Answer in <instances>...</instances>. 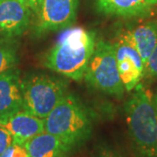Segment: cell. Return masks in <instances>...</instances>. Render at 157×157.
I'll return each mask as SVG.
<instances>
[{"label":"cell","mask_w":157,"mask_h":157,"mask_svg":"<svg viewBox=\"0 0 157 157\" xmlns=\"http://www.w3.org/2000/svg\"><path fill=\"white\" fill-rule=\"evenodd\" d=\"M95 45L94 32L82 27H68L46 54L45 66L75 81H81Z\"/></svg>","instance_id":"1"},{"label":"cell","mask_w":157,"mask_h":157,"mask_svg":"<svg viewBox=\"0 0 157 157\" xmlns=\"http://www.w3.org/2000/svg\"><path fill=\"white\" fill-rule=\"evenodd\" d=\"M124 111L136 157H157V110L154 94L139 83Z\"/></svg>","instance_id":"2"},{"label":"cell","mask_w":157,"mask_h":157,"mask_svg":"<svg viewBox=\"0 0 157 157\" xmlns=\"http://www.w3.org/2000/svg\"><path fill=\"white\" fill-rule=\"evenodd\" d=\"M45 131L56 136L71 149L80 146L92 133L89 114L81 103L67 94L44 119Z\"/></svg>","instance_id":"3"},{"label":"cell","mask_w":157,"mask_h":157,"mask_svg":"<svg viewBox=\"0 0 157 157\" xmlns=\"http://www.w3.org/2000/svg\"><path fill=\"white\" fill-rule=\"evenodd\" d=\"M84 79L92 87L108 95L121 98L125 87L117 67L112 42L99 39L86 70Z\"/></svg>","instance_id":"4"},{"label":"cell","mask_w":157,"mask_h":157,"mask_svg":"<svg viewBox=\"0 0 157 157\" xmlns=\"http://www.w3.org/2000/svg\"><path fill=\"white\" fill-rule=\"evenodd\" d=\"M66 82L45 74H32L22 79L23 109L45 119L67 94Z\"/></svg>","instance_id":"5"},{"label":"cell","mask_w":157,"mask_h":157,"mask_svg":"<svg viewBox=\"0 0 157 157\" xmlns=\"http://www.w3.org/2000/svg\"><path fill=\"white\" fill-rule=\"evenodd\" d=\"M119 73L125 90L131 92L144 78L145 66L127 29L121 31L112 42Z\"/></svg>","instance_id":"6"},{"label":"cell","mask_w":157,"mask_h":157,"mask_svg":"<svg viewBox=\"0 0 157 157\" xmlns=\"http://www.w3.org/2000/svg\"><path fill=\"white\" fill-rule=\"evenodd\" d=\"M78 0H41L35 33L45 34L71 27L77 17Z\"/></svg>","instance_id":"7"},{"label":"cell","mask_w":157,"mask_h":157,"mask_svg":"<svg viewBox=\"0 0 157 157\" xmlns=\"http://www.w3.org/2000/svg\"><path fill=\"white\" fill-rule=\"evenodd\" d=\"M33 13L19 0H0V34L7 38L21 36L30 26Z\"/></svg>","instance_id":"8"},{"label":"cell","mask_w":157,"mask_h":157,"mask_svg":"<svg viewBox=\"0 0 157 157\" xmlns=\"http://www.w3.org/2000/svg\"><path fill=\"white\" fill-rule=\"evenodd\" d=\"M0 127L10 132L13 143L23 146L27 140L45 132L44 119L37 117L24 109L0 118Z\"/></svg>","instance_id":"9"},{"label":"cell","mask_w":157,"mask_h":157,"mask_svg":"<svg viewBox=\"0 0 157 157\" xmlns=\"http://www.w3.org/2000/svg\"><path fill=\"white\" fill-rule=\"evenodd\" d=\"M97 11L111 17L134 18L150 15L157 0H94Z\"/></svg>","instance_id":"10"},{"label":"cell","mask_w":157,"mask_h":157,"mask_svg":"<svg viewBox=\"0 0 157 157\" xmlns=\"http://www.w3.org/2000/svg\"><path fill=\"white\" fill-rule=\"evenodd\" d=\"M23 109L22 79L15 67L0 73V118Z\"/></svg>","instance_id":"11"},{"label":"cell","mask_w":157,"mask_h":157,"mask_svg":"<svg viewBox=\"0 0 157 157\" xmlns=\"http://www.w3.org/2000/svg\"><path fill=\"white\" fill-rule=\"evenodd\" d=\"M29 157H67L72 149L56 136L43 132L25 143Z\"/></svg>","instance_id":"12"},{"label":"cell","mask_w":157,"mask_h":157,"mask_svg":"<svg viewBox=\"0 0 157 157\" xmlns=\"http://www.w3.org/2000/svg\"><path fill=\"white\" fill-rule=\"evenodd\" d=\"M127 30L145 66L157 45V19L141 23Z\"/></svg>","instance_id":"13"},{"label":"cell","mask_w":157,"mask_h":157,"mask_svg":"<svg viewBox=\"0 0 157 157\" xmlns=\"http://www.w3.org/2000/svg\"><path fill=\"white\" fill-rule=\"evenodd\" d=\"M18 43L15 38L0 39V73L15 67L17 61Z\"/></svg>","instance_id":"14"},{"label":"cell","mask_w":157,"mask_h":157,"mask_svg":"<svg viewBox=\"0 0 157 157\" xmlns=\"http://www.w3.org/2000/svg\"><path fill=\"white\" fill-rule=\"evenodd\" d=\"M144 77L157 78V45L152 52L145 65Z\"/></svg>","instance_id":"15"},{"label":"cell","mask_w":157,"mask_h":157,"mask_svg":"<svg viewBox=\"0 0 157 157\" xmlns=\"http://www.w3.org/2000/svg\"><path fill=\"white\" fill-rule=\"evenodd\" d=\"M0 157H29L25 146L12 143Z\"/></svg>","instance_id":"16"},{"label":"cell","mask_w":157,"mask_h":157,"mask_svg":"<svg viewBox=\"0 0 157 157\" xmlns=\"http://www.w3.org/2000/svg\"><path fill=\"white\" fill-rule=\"evenodd\" d=\"M13 143L10 132L3 127H0V155Z\"/></svg>","instance_id":"17"},{"label":"cell","mask_w":157,"mask_h":157,"mask_svg":"<svg viewBox=\"0 0 157 157\" xmlns=\"http://www.w3.org/2000/svg\"><path fill=\"white\" fill-rule=\"evenodd\" d=\"M96 157H125L120 152L109 147H103L99 149Z\"/></svg>","instance_id":"18"},{"label":"cell","mask_w":157,"mask_h":157,"mask_svg":"<svg viewBox=\"0 0 157 157\" xmlns=\"http://www.w3.org/2000/svg\"><path fill=\"white\" fill-rule=\"evenodd\" d=\"M20 2H22V3H24L25 5H26V6H28L32 10H33V11L34 13V5H33V0H19Z\"/></svg>","instance_id":"19"},{"label":"cell","mask_w":157,"mask_h":157,"mask_svg":"<svg viewBox=\"0 0 157 157\" xmlns=\"http://www.w3.org/2000/svg\"><path fill=\"white\" fill-rule=\"evenodd\" d=\"M33 5H34V14L37 13V11L39 10V5H40V2L41 0H33Z\"/></svg>","instance_id":"20"},{"label":"cell","mask_w":157,"mask_h":157,"mask_svg":"<svg viewBox=\"0 0 157 157\" xmlns=\"http://www.w3.org/2000/svg\"><path fill=\"white\" fill-rule=\"evenodd\" d=\"M154 102H155V106L156 107V110H157V91H156V94L154 95Z\"/></svg>","instance_id":"21"}]
</instances>
